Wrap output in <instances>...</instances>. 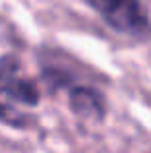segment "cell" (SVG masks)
<instances>
[{
	"label": "cell",
	"mask_w": 151,
	"mask_h": 153,
	"mask_svg": "<svg viewBox=\"0 0 151 153\" xmlns=\"http://www.w3.org/2000/svg\"><path fill=\"white\" fill-rule=\"evenodd\" d=\"M41 101V89L25 76L21 60L14 52L0 56V124L12 130H29L37 124V116L27 108Z\"/></svg>",
	"instance_id": "1"
},
{
	"label": "cell",
	"mask_w": 151,
	"mask_h": 153,
	"mask_svg": "<svg viewBox=\"0 0 151 153\" xmlns=\"http://www.w3.org/2000/svg\"><path fill=\"white\" fill-rule=\"evenodd\" d=\"M114 33L130 41H151V18L141 0H83Z\"/></svg>",
	"instance_id": "2"
},
{
	"label": "cell",
	"mask_w": 151,
	"mask_h": 153,
	"mask_svg": "<svg viewBox=\"0 0 151 153\" xmlns=\"http://www.w3.org/2000/svg\"><path fill=\"white\" fill-rule=\"evenodd\" d=\"M68 93L70 111L81 120H93L103 122L107 118V97L101 89H97L91 83L78 82L66 89Z\"/></svg>",
	"instance_id": "3"
}]
</instances>
